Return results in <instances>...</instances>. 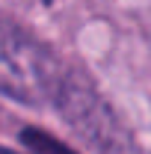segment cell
<instances>
[{
	"label": "cell",
	"mask_w": 151,
	"mask_h": 154,
	"mask_svg": "<svg viewBox=\"0 0 151 154\" xmlns=\"http://www.w3.org/2000/svg\"><path fill=\"white\" fill-rule=\"evenodd\" d=\"M68 74L48 45L0 18V95L27 107L62 104Z\"/></svg>",
	"instance_id": "1"
},
{
	"label": "cell",
	"mask_w": 151,
	"mask_h": 154,
	"mask_svg": "<svg viewBox=\"0 0 151 154\" xmlns=\"http://www.w3.org/2000/svg\"><path fill=\"white\" fill-rule=\"evenodd\" d=\"M24 142L30 148H36L39 154H71V151H65L62 145H57L54 139H48L45 134H39V131H24Z\"/></svg>",
	"instance_id": "2"
},
{
	"label": "cell",
	"mask_w": 151,
	"mask_h": 154,
	"mask_svg": "<svg viewBox=\"0 0 151 154\" xmlns=\"http://www.w3.org/2000/svg\"><path fill=\"white\" fill-rule=\"evenodd\" d=\"M0 154H15V151H6V148H0Z\"/></svg>",
	"instance_id": "3"
}]
</instances>
